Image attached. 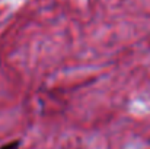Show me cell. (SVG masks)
Masks as SVG:
<instances>
[{
    "label": "cell",
    "mask_w": 150,
    "mask_h": 149,
    "mask_svg": "<svg viewBox=\"0 0 150 149\" xmlns=\"http://www.w3.org/2000/svg\"><path fill=\"white\" fill-rule=\"evenodd\" d=\"M18 148H19V142H10V143L1 146L0 149H18Z\"/></svg>",
    "instance_id": "1"
}]
</instances>
